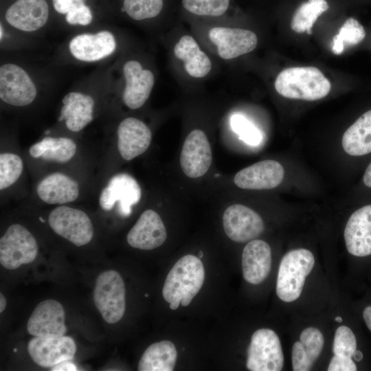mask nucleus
<instances>
[{
    "instance_id": "obj_1",
    "label": "nucleus",
    "mask_w": 371,
    "mask_h": 371,
    "mask_svg": "<svg viewBox=\"0 0 371 371\" xmlns=\"http://www.w3.org/2000/svg\"><path fill=\"white\" fill-rule=\"evenodd\" d=\"M205 280V269L198 256L186 255L174 265L167 275L163 289L164 299L172 310L181 304L188 306L199 292Z\"/></svg>"
},
{
    "instance_id": "obj_2",
    "label": "nucleus",
    "mask_w": 371,
    "mask_h": 371,
    "mask_svg": "<svg viewBox=\"0 0 371 371\" xmlns=\"http://www.w3.org/2000/svg\"><path fill=\"white\" fill-rule=\"evenodd\" d=\"M275 88L283 97L313 101L326 96L331 85L319 69L297 67L282 70L276 78Z\"/></svg>"
},
{
    "instance_id": "obj_3",
    "label": "nucleus",
    "mask_w": 371,
    "mask_h": 371,
    "mask_svg": "<svg viewBox=\"0 0 371 371\" xmlns=\"http://www.w3.org/2000/svg\"><path fill=\"white\" fill-rule=\"evenodd\" d=\"M315 265L313 254L306 249L289 251L282 258L278 269L276 293L283 302H291L301 295L306 278Z\"/></svg>"
},
{
    "instance_id": "obj_4",
    "label": "nucleus",
    "mask_w": 371,
    "mask_h": 371,
    "mask_svg": "<svg viewBox=\"0 0 371 371\" xmlns=\"http://www.w3.org/2000/svg\"><path fill=\"white\" fill-rule=\"evenodd\" d=\"M93 299L106 323L113 324L120 322L126 310L125 285L120 273L113 269L101 272L95 279Z\"/></svg>"
},
{
    "instance_id": "obj_5",
    "label": "nucleus",
    "mask_w": 371,
    "mask_h": 371,
    "mask_svg": "<svg viewBox=\"0 0 371 371\" xmlns=\"http://www.w3.org/2000/svg\"><path fill=\"white\" fill-rule=\"evenodd\" d=\"M38 253L34 235L23 225L12 224L0 238V264L9 270L32 263Z\"/></svg>"
},
{
    "instance_id": "obj_6",
    "label": "nucleus",
    "mask_w": 371,
    "mask_h": 371,
    "mask_svg": "<svg viewBox=\"0 0 371 371\" xmlns=\"http://www.w3.org/2000/svg\"><path fill=\"white\" fill-rule=\"evenodd\" d=\"M48 223L59 236L80 247L89 243L94 234L93 223L84 211L68 206H59L50 212Z\"/></svg>"
},
{
    "instance_id": "obj_7",
    "label": "nucleus",
    "mask_w": 371,
    "mask_h": 371,
    "mask_svg": "<svg viewBox=\"0 0 371 371\" xmlns=\"http://www.w3.org/2000/svg\"><path fill=\"white\" fill-rule=\"evenodd\" d=\"M284 355L278 335L271 329L256 330L247 348L246 366L251 371H280Z\"/></svg>"
},
{
    "instance_id": "obj_8",
    "label": "nucleus",
    "mask_w": 371,
    "mask_h": 371,
    "mask_svg": "<svg viewBox=\"0 0 371 371\" xmlns=\"http://www.w3.org/2000/svg\"><path fill=\"white\" fill-rule=\"evenodd\" d=\"M37 89L26 71L14 63L0 67V98L14 106H25L36 98Z\"/></svg>"
},
{
    "instance_id": "obj_9",
    "label": "nucleus",
    "mask_w": 371,
    "mask_h": 371,
    "mask_svg": "<svg viewBox=\"0 0 371 371\" xmlns=\"http://www.w3.org/2000/svg\"><path fill=\"white\" fill-rule=\"evenodd\" d=\"M141 196V188L136 179L130 175L120 173L113 176L102 190L99 203L105 211L111 210L117 203L120 214L127 216Z\"/></svg>"
},
{
    "instance_id": "obj_10",
    "label": "nucleus",
    "mask_w": 371,
    "mask_h": 371,
    "mask_svg": "<svg viewBox=\"0 0 371 371\" xmlns=\"http://www.w3.org/2000/svg\"><path fill=\"white\" fill-rule=\"evenodd\" d=\"M225 233L236 243L249 242L264 231V222L252 209L241 204L229 206L223 215Z\"/></svg>"
},
{
    "instance_id": "obj_11",
    "label": "nucleus",
    "mask_w": 371,
    "mask_h": 371,
    "mask_svg": "<svg viewBox=\"0 0 371 371\" xmlns=\"http://www.w3.org/2000/svg\"><path fill=\"white\" fill-rule=\"evenodd\" d=\"M27 330L33 337H55L65 335L67 328L63 306L54 299L39 302L27 320Z\"/></svg>"
},
{
    "instance_id": "obj_12",
    "label": "nucleus",
    "mask_w": 371,
    "mask_h": 371,
    "mask_svg": "<svg viewBox=\"0 0 371 371\" xmlns=\"http://www.w3.org/2000/svg\"><path fill=\"white\" fill-rule=\"evenodd\" d=\"M212 161V149L207 135L201 130H193L182 146L179 162L183 172L190 178H199L207 173Z\"/></svg>"
},
{
    "instance_id": "obj_13",
    "label": "nucleus",
    "mask_w": 371,
    "mask_h": 371,
    "mask_svg": "<svg viewBox=\"0 0 371 371\" xmlns=\"http://www.w3.org/2000/svg\"><path fill=\"white\" fill-rule=\"evenodd\" d=\"M32 360L43 368H52L67 360H71L76 352L74 340L68 336L55 337H34L27 344Z\"/></svg>"
},
{
    "instance_id": "obj_14",
    "label": "nucleus",
    "mask_w": 371,
    "mask_h": 371,
    "mask_svg": "<svg viewBox=\"0 0 371 371\" xmlns=\"http://www.w3.org/2000/svg\"><path fill=\"white\" fill-rule=\"evenodd\" d=\"M122 71L125 80L123 102L129 109H139L150 96L155 84L154 74L150 70L144 69L135 60L126 61Z\"/></svg>"
},
{
    "instance_id": "obj_15",
    "label": "nucleus",
    "mask_w": 371,
    "mask_h": 371,
    "mask_svg": "<svg viewBox=\"0 0 371 371\" xmlns=\"http://www.w3.org/2000/svg\"><path fill=\"white\" fill-rule=\"evenodd\" d=\"M116 40L109 31L83 33L73 37L69 43L72 56L82 62H95L111 55L116 49Z\"/></svg>"
},
{
    "instance_id": "obj_16",
    "label": "nucleus",
    "mask_w": 371,
    "mask_h": 371,
    "mask_svg": "<svg viewBox=\"0 0 371 371\" xmlns=\"http://www.w3.org/2000/svg\"><path fill=\"white\" fill-rule=\"evenodd\" d=\"M210 40L217 46L219 56L230 60L252 52L258 38L252 31L240 28L215 27L209 32Z\"/></svg>"
},
{
    "instance_id": "obj_17",
    "label": "nucleus",
    "mask_w": 371,
    "mask_h": 371,
    "mask_svg": "<svg viewBox=\"0 0 371 371\" xmlns=\"http://www.w3.org/2000/svg\"><path fill=\"white\" fill-rule=\"evenodd\" d=\"M167 232L161 218L153 210H145L128 232V245L135 249L151 250L166 241Z\"/></svg>"
},
{
    "instance_id": "obj_18",
    "label": "nucleus",
    "mask_w": 371,
    "mask_h": 371,
    "mask_svg": "<svg viewBox=\"0 0 371 371\" xmlns=\"http://www.w3.org/2000/svg\"><path fill=\"white\" fill-rule=\"evenodd\" d=\"M344 236L350 254L357 258L371 256V204L360 207L351 214Z\"/></svg>"
},
{
    "instance_id": "obj_19",
    "label": "nucleus",
    "mask_w": 371,
    "mask_h": 371,
    "mask_svg": "<svg viewBox=\"0 0 371 371\" xmlns=\"http://www.w3.org/2000/svg\"><path fill=\"white\" fill-rule=\"evenodd\" d=\"M284 176V170L281 164L267 159L242 169L236 174L234 181L242 189L268 190L279 186Z\"/></svg>"
},
{
    "instance_id": "obj_20",
    "label": "nucleus",
    "mask_w": 371,
    "mask_h": 371,
    "mask_svg": "<svg viewBox=\"0 0 371 371\" xmlns=\"http://www.w3.org/2000/svg\"><path fill=\"white\" fill-rule=\"evenodd\" d=\"M117 135L119 153L126 161L143 154L150 146L152 140L149 127L142 120L133 117L121 121Z\"/></svg>"
},
{
    "instance_id": "obj_21",
    "label": "nucleus",
    "mask_w": 371,
    "mask_h": 371,
    "mask_svg": "<svg viewBox=\"0 0 371 371\" xmlns=\"http://www.w3.org/2000/svg\"><path fill=\"white\" fill-rule=\"evenodd\" d=\"M49 17V7L45 0H17L5 14V21L14 28L26 32L43 27Z\"/></svg>"
},
{
    "instance_id": "obj_22",
    "label": "nucleus",
    "mask_w": 371,
    "mask_h": 371,
    "mask_svg": "<svg viewBox=\"0 0 371 371\" xmlns=\"http://www.w3.org/2000/svg\"><path fill=\"white\" fill-rule=\"evenodd\" d=\"M271 261V250L267 243L258 239L249 241L242 254L244 279L251 284H260L270 273Z\"/></svg>"
},
{
    "instance_id": "obj_23",
    "label": "nucleus",
    "mask_w": 371,
    "mask_h": 371,
    "mask_svg": "<svg viewBox=\"0 0 371 371\" xmlns=\"http://www.w3.org/2000/svg\"><path fill=\"white\" fill-rule=\"evenodd\" d=\"M62 102L58 120H64L69 131H80L92 121L95 100L91 95L71 91L65 95Z\"/></svg>"
},
{
    "instance_id": "obj_24",
    "label": "nucleus",
    "mask_w": 371,
    "mask_h": 371,
    "mask_svg": "<svg viewBox=\"0 0 371 371\" xmlns=\"http://www.w3.org/2000/svg\"><path fill=\"white\" fill-rule=\"evenodd\" d=\"M36 193L46 203L64 204L76 200L79 195V186L77 181L70 177L54 172L38 183Z\"/></svg>"
},
{
    "instance_id": "obj_25",
    "label": "nucleus",
    "mask_w": 371,
    "mask_h": 371,
    "mask_svg": "<svg viewBox=\"0 0 371 371\" xmlns=\"http://www.w3.org/2000/svg\"><path fill=\"white\" fill-rule=\"evenodd\" d=\"M173 52L175 57L183 62L186 72L193 78H203L212 69L210 58L200 49L194 38L189 35H184L179 40Z\"/></svg>"
},
{
    "instance_id": "obj_26",
    "label": "nucleus",
    "mask_w": 371,
    "mask_h": 371,
    "mask_svg": "<svg viewBox=\"0 0 371 371\" xmlns=\"http://www.w3.org/2000/svg\"><path fill=\"white\" fill-rule=\"evenodd\" d=\"M341 145L352 156L371 153V110L361 115L344 133Z\"/></svg>"
},
{
    "instance_id": "obj_27",
    "label": "nucleus",
    "mask_w": 371,
    "mask_h": 371,
    "mask_svg": "<svg viewBox=\"0 0 371 371\" xmlns=\"http://www.w3.org/2000/svg\"><path fill=\"white\" fill-rule=\"evenodd\" d=\"M177 359V351L172 342L163 340L150 345L142 355L139 371H172Z\"/></svg>"
},
{
    "instance_id": "obj_28",
    "label": "nucleus",
    "mask_w": 371,
    "mask_h": 371,
    "mask_svg": "<svg viewBox=\"0 0 371 371\" xmlns=\"http://www.w3.org/2000/svg\"><path fill=\"white\" fill-rule=\"evenodd\" d=\"M76 149V143L70 138L45 137L31 146L29 153L34 158L65 163L73 158Z\"/></svg>"
},
{
    "instance_id": "obj_29",
    "label": "nucleus",
    "mask_w": 371,
    "mask_h": 371,
    "mask_svg": "<svg viewBox=\"0 0 371 371\" xmlns=\"http://www.w3.org/2000/svg\"><path fill=\"white\" fill-rule=\"evenodd\" d=\"M328 8L326 0H308L302 4L295 12L291 26L297 33L311 34V28L317 19Z\"/></svg>"
},
{
    "instance_id": "obj_30",
    "label": "nucleus",
    "mask_w": 371,
    "mask_h": 371,
    "mask_svg": "<svg viewBox=\"0 0 371 371\" xmlns=\"http://www.w3.org/2000/svg\"><path fill=\"white\" fill-rule=\"evenodd\" d=\"M366 36L363 27L354 18L348 19L333 38V52L339 55L346 45H354L361 42Z\"/></svg>"
},
{
    "instance_id": "obj_31",
    "label": "nucleus",
    "mask_w": 371,
    "mask_h": 371,
    "mask_svg": "<svg viewBox=\"0 0 371 371\" xmlns=\"http://www.w3.org/2000/svg\"><path fill=\"white\" fill-rule=\"evenodd\" d=\"M359 350L357 348V337L353 330L350 327L344 325L338 327L335 333L333 344L334 356L355 362L353 356Z\"/></svg>"
},
{
    "instance_id": "obj_32",
    "label": "nucleus",
    "mask_w": 371,
    "mask_h": 371,
    "mask_svg": "<svg viewBox=\"0 0 371 371\" xmlns=\"http://www.w3.org/2000/svg\"><path fill=\"white\" fill-rule=\"evenodd\" d=\"M23 170V162L16 154L3 153L0 155V190L14 184Z\"/></svg>"
},
{
    "instance_id": "obj_33",
    "label": "nucleus",
    "mask_w": 371,
    "mask_h": 371,
    "mask_svg": "<svg viewBox=\"0 0 371 371\" xmlns=\"http://www.w3.org/2000/svg\"><path fill=\"white\" fill-rule=\"evenodd\" d=\"M163 0H124L122 11L140 21L157 16L163 8Z\"/></svg>"
},
{
    "instance_id": "obj_34",
    "label": "nucleus",
    "mask_w": 371,
    "mask_h": 371,
    "mask_svg": "<svg viewBox=\"0 0 371 371\" xmlns=\"http://www.w3.org/2000/svg\"><path fill=\"white\" fill-rule=\"evenodd\" d=\"M229 124L232 130L245 144L251 146H257L261 144L263 139L262 132L244 115L233 114Z\"/></svg>"
},
{
    "instance_id": "obj_35",
    "label": "nucleus",
    "mask_w": 371,
    "mask_h": 371,
    "mask_svg": "<svg viewBox=\"0 0 371 371\" xmlns=\"http://www.w3.org/2000/svg\"><path fill=\"white\" fill-rule=\"evenodd\" d=\"M300 341L308 366L311 369L322 351L324 344L323 335L317 328L308 327L300 334Z\"/></svg>"
},
{
    "instance_id": "obj_36",
    "label": "nucleus",
    "mask_w": 371,
    "mask_h": 371,
    "mask_svg": "<svg viewBox=\"0 0 371 371\" xmlns=\"http://www.w3.org/2000/svg\"><path fill=\"white\" fill-rule=\"evenodd\" d=\"M183 8L199 16H218L223 14L229 5V0H182Z\"/></svg>"
},
{
    "instance_id": "obj_37",
    "label": "nucleus",
    "mask_w": 371,
    "mask_h": 371,
    "mask_svg": "<svg viewBox=\"0 0 371 371\" xmlns=\"http://www.w3.org/2000/svg\"><path fill=\"white\" fill-rule=\"evenodd\" d=\"M92 19V12L85 2L76 5L66 14L67 22L73 25H88Z\"/></svg>"
},
{
    "instance_id": "obj_38",
    "label": "nucleus",
    "mask_w": 371,
    "mask_h": 371,
    "mask_svg": "<svg viewBox=\"0 0 371 371\" xmlns=\"http://www.w3.org/2000/svg\"><path fill=\"white\" fill-rule=\"evenodd\" d=\"M357 365L354 361L342 359L335 356L331 359L328 367V371H356Z\"/></svg>"
},
{
    "instance_id": "obj_39",
    "label": "nucleus",
    "mask_w": 371,
    "mask_h": 371,
    "mask_svg": "<svg viewBox=\"0 0 371 371\" xmlns=\"http://www.w3.org/2000/svg\"><path fill=\"white\" fill-rule=\"evenodd\" d=\"M83 2L78 0H52L55 10L62 14H67L74 6Z\"/></svg>"
},
{
    "instance_id": "obj_40",
    "label": "nucleus",
    "mask_w": 371,
    "mask_h": 371,
    "mask_svg": "<svg viewBox=\"0 0 371 371\" xmlns=\"http://www.w3.org/2000/svg\"><path fill=\"white\" fill-rule=\"evenodd\" d=\"M51 368L53 371L78 370L76 366L70 360L62 361Z\"/></svg>"
},
{
    "instance_id": "obj_41",
    "label": "nucleus",
    "mask_w": 371,
    "mask_h": 371,
    "mask_svg": "<svg viewBox=\"0 0 371 371\" xmlns=\"http://www.w3.org/2000/svg\"><path fill=\"white\" fill-rule=\"evenodd\" d=\"M361 314L364 324L371 333V304L363 308Z\"/></svg>"
},
{
    "instance_id": "obj_42",
    "label": "nucleus",
    "mask_w": 371,
    "mask_h": 371,
    "mask_svg": "<svg viewBox=\"0 0 371 371\" xmlns=\"http://www.w3.org/2000/svg\"><path fill=\"white\" fill-rule=\"evenodd\" d=\"M363 181L364 184L368 187L371 188V163L367 167L363 177Z\"/></svg>"
},
{
    "instance_id": "obj_43",
    "label": "nucleus",
    "mask_w": 371,
    "mask_h": 371,
    "mask_svg": "<svg viewBox=\"0 0 371 371\" xmlns=\"http://www.w3.org/2000/svg\"><path fill=\"white\" fill-rule=\"evenodd\" d=\"M7 306V300L4 296V295L2 293H0V313H3V311L5 309Z\"/></svg>"
},
{
    "instance_id": "obj_44",
    "label": "nucleus",
    "mask_w": 371,
    "mask_h": 371,
    "mask_svg": "<svg viewBox=\"0 0 371 371\" xmlns=\"http://www.w3.org/2000/svg\"><path fill=\"white\" fill-rule=\"evenodd\" d=\"M0 37H1V40L2 39L3 36V33H4V31H3V29L2 27V25L1 24V30H0Z\"/></svg>"
},
{
    "instance_id": "obj_45",
    "label": "nucleus",
    "mask_w": 371,
    "mask_h": 371,
    "mask_svg": "<svg viewBox=\"0 0 371 371\" xmlns=\"http://www.w3.org/2000/svg\"><path fill=\"white\" fill-rule=\"evenodd\" d=\"M335 319V321H337L338 322H342V318L340 317H336Z\"/></svg>"
},
{
    "instance_id": "obj_46",
    "label": "nucleus",
    "mask_w": 371,
    "mask_h": 371,
    "mask_svg": "<svg viewBox=\"0 0 371 371\" xmlns=\"http://www.w3.org/2000/svg\"><path fill=\"white\" fill-rule=\"evenodd\" d=\"M202 256H203V253L200 251L199 254V256H198V257H199V258H201Z\"/></svg>"
},
{
    "instance_id": "obj_47",
    "label": "nucleus",
    "mask_w": 371,
    "mask_h": 371,
    "mask_svg": "<svg viewBox=\"0 0 371 371\" xmlns=\"http://www.w3.org/2000/svg\"><path fill=\"white\" fill-rule=\"evenodd\" d=\"M78 1H84V0H78Z\"/></svg>"
}]
</instances>
